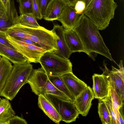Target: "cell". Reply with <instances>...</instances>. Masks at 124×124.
<instances>
[{
    "label": "cell",
    "mask_w": 124,
    "mask_h": 124,
    "mask_svg": "<svg viewBox=\"0 0 124 124\" xmlns=\"http://www.w3.org/2000/svg\"><path fill=\"white\" fill-rule=\"evenodd\" d=\"M19 23L30 27L38 28L40 26L37 23L36 18L33 13H26L20 15Z\"/></svg>",
    "instance_id": "24"
},
{
    "label": "cell",
    "mask_w": 124,
    "mask_h": 124,
    "mask_svg": "<svg viewBox=\"0 0 124 124\" xmlns=\"http://www.w3.org/2000/svg\"><path fill=\"white\" fill-rule=\"evenodd\" d=\"M39 63L48 76H60L72 72L70 60L58 55L53 51H47L41 57Z\"/></svg>",
    "instance_id": "6"
},
{
    "label": "cell",
    "mask_w": 124,
    "mask_h": 124,
    "mask_svg": "<svg viewBox=\"0 0 124 124\" xmlns=\"http://www.w3.org/2000/svg\"><path fill=\"white\" fill-rule=\"evenodd\" d=\"M1 56L0 55V59L1 58Z\"/></svg>",
    "instance_id": "38"
},
{
    "label": "cell",
    "mask_w": 124,
    "mask_h": 124,
    "mask_svg": "<svg viewBox=\"0 0 124 124\" xmlns=\"http://www.w3.org/2000/svg\"><path fill=\"white\" fill-rule=\"evenodd\" d=\"M0 55L13 64L22 63L27 61L17 51L0 43Z\"/></svg>",
    "instance_id": "19"
},
{
    "label": "cell",
    "mask_w": 124,
    "mask_h": 124,
    "mask_svg": "<svg viewBox=\"0 0 124 124\" xmlns=\"http://www.w3.org/2000/svg\"><path fill=\"white\" fill-rule=\"evenodd\" d=\"M26 83L29 84L32 92L37 95L50 93L65 100L72 101L65 94L58 90L53 85L42 67L37 69L32 70Z\"/></svg>",
    "instance_id": "4"
},
{
    "label": "cell",
    "mask_w": 124,
    "mask_h": 124,
    "mask_svg": "<svg viewBox=\"0 0 124 124\" xmlns=\"http://www.w3.org/2000/svg\"><path fill=\"white\" fill-rule=\"evenodd\" d=\"M38 96L39 108L53 122L57 124H59L61 121L60 117L52 104L43 95L40 94Z\"/></svg>",
    "instance_id": "17"
},
{
    "label": "cell",
    "mask_w": 124,
    "mask_h": 124,
    "mask_svg": "<svg viewBox=\"0 0 124 124\" xmlns=\"http://www.w3.org/2000/svg\"><path fill=\"white\" fill-rule=\"evenodd\" d=\"M83 1L85 3V8L90 3V1L92 0H81Z\"/></svg>",
    "instance_id": "36"
},
{
    "label": "cell",
    "mask_w": 124,
    "mask_h": 124,
    "mask_svg": "<svg viewBox=\"0 0 124 124\" xmlns=\"http://www.w3.org/2000/svg\"><path fill=\"white\" fill-rule=\"evenodd\" d=\"M16 26L24 34L25 38L35 42L46 51L54 52L57 50L56 38L51 30L41 26L38 28L30 27L20 23Z\"/></svg>",
    "instance_id": "5"
},
{
    "label": "cell",
    "mask_w": 124,
    "mask_h": 124,
    "mask_svg": "<svg viewBox=\"0 0 124 124\" xmlns=\"http://www.w3.org/2000/svg\"><path fill=\"white\" fill-rule=\"evenodd\" d=\"M108 94L110 96L114 108L119 110L123 106L124 98L120 96L109 83Z\"/></svg>",
    "instance_id": "25"
},
{
    "label": "cell",
    "mask_w": 124,
    "mask_h": 124,
    "mask_svg": "<svg viewBox=\"0 0 124 124\" xmlns=\"http://www.w3.org/2000/svg\"><path fill=\"white\" fill-rule=\"evenodd\" d=\"M80 15L76 13L74 6L67 4L57 20L64 29L72 30L77 24Z\"/></svg>",
    "instance_id": "15"
},
{
    "label": "cell",
    "mask_w": 124,
    "mask_h": 124,
    "mask_svg": "<svg viewBox=\"0 0 124 124\" xmlns=\"http://www.w3.org/2000/svg\"><path fill=\"white\" fill-rule=\"evenodd\" d=\"M20 15L26 13L33 14L32 0H19Z\"/></svg>",
    "instance_id": "26"
},
{
    "label": "cell",
    "mask_w": 124,
    "mask_h": 124,
    "mask_svg": "<svg viewBox=\"0 0 124 124\" xmlns=\"http://www.w3.org/2000/svg\"><path fill=\"white\" fill-rule=\"evenodd\" d=\"M94 98L92 89L88 86L75 98L73 102L79 114L84 116L87 115Z\"/></svg>",
    "instance_id": "11"
},
{
    "label": "cell",
    "mask_w": 124,
    "mask_h": 124,
    "mask_svg": "<svg viewBox=\"0 0 124 124\" xmlns=\"http://www.w3.org/2000/svg\"><path fill=\"white\" fill-rule=\"evenodd\" d=\"M8 99L0 100V124L4 123L15 116V113Z\"/></svg>",
    "instance_id": "21"
},
{
    "label": "cell",
    "mask_w": 124,
    "mask_h": 124,
    "mask_svg": "<svg viewBox=\"0 0 124 124\" xmlns=\"http://www.w3.org/2000/svg\"><path fill=\"white\" fill-rule=\"evenodd\" d=\"M74 7L76 13L81 15L83 13L85 8V6L83 1L81 0H79L76 3Z\"/></svg>",
    "instance_id": "30"
},
{
    "label": "cell",
    "mask_w": 124,
    "mask_h": 124,
    "mask_svg": "<svg viewBox=\"0 0 124 124\" xmlns=\"http://www.w3.org/2000/svg\"><path fill=\"white\" fill-rule=\"evenodd\" d=\"M6 8L1 0H0V17L5 12Z\"/></svg>",
    "instance_id": "34"
},
{
    "label": "cell",
    "mask_w": 124,
    "mask_h": 124,
    "mask_svg": "<svg viewBox=\"0 0 124 124\" xmlns=\"http://www.w3.org/2000/svg\"><path fill=\"white\" fill-rule=\"evenodd\" d=\"M67 4L64 0H52L47 8L43 18L49 21L57 20Z\"/></svg>",
    "instance_id": "16"
},
{
    "label": "cell",
    "mask_w": 124,
    "mask_h": 124,
    "mask_svg": "<svg viewBox=\"0 0 124 124\" xmlns=\"http://www.w3.org/2000/svg\"><path fill=\"white\" fill-rule=\"evenodd\" d=\"M50 81L58 90L65 94L72 102L75 98L70 93L60 76H48Z\"/></svg>",
    "instance_id": "22"
},
{
    "label": "cell",
    "mask_w": 124,
    "mask_h": 124,
    "mask_svg": "<svg viewBox=\"0 0 124 124\" xmlns=\"http://www.w3.org/2000/svg\"><path fill=\"white\" fill-rule=\"evenodd\" d=\"M104 101L111 116L112 124H117L116 117L111 97L108 94V95L103 99Z\"/></svg>",
    "instance_id": "27"
},
{
    "label": "cell",
    "mask_w": 124,
    "mask_h": 124,
    "mask_svg": "<svg viewBox=\"0 0 124 124\" xmlns=\"http://www.w3.org/2000/svg\"><path fill=\"white\" fill-rule=\"evenodd\" d=\"M64 35L67 45L72 53L82 52L85 53L80 39L73 30L64 29Z\"/></svg>",
    "instance_id": "18"
},
{
    "label": "cell",
    "mask_w": 124,
    "mask_h": 124,
    "mask_svg": "<svg viewBox=\"0 0 124 124\" xmlns=\"http://www.w3.org/2000/svg\"><path fill=\"white\" fill-rule=\"evenodd\" d=\"M26 121L22 117L15 116L4 124H27Z\"/></svg>",
    "instance_id": "29"
},
{
    "label": "cell",
    "mask_w": 124,
    "mask_h": 124,
    "mask_svg": "<svg viewBox=\"0 0 124 124\" xmlns=\"http://www.w3.org/2000/svg\"><path fill=\"white\" fill-rule=\"evenodd\" d=\"M6 38L16 50L30 62L39 63L41 57L47 51L41 47L23 42L7 34Z\"/></svg>",
    "instance_id": "8"
},
{
    "label": "cell",
    "mask_w": 124,
    "mask_h": 124,
    "mask_svg": "<svg viewBox=\"0 0 124 124\" xmlns=\"http://www.w3.org/2000/svg\"><path fill=\"white\" fill-rule=\"evenodd\" d=\"M52 0H36L40 11L43 17L48 5Z\"/></svg>",
    "instance_id": "28"
},
{
    "label": "cell",
    "mask_w": 124,
    "mask_h": 124,
    "mask_svg": "<svg viewBox=\"0 0 124 124\" xmlns=\"http://www.w3.org/2000/svg\"><path fill=\"white\" fill-rule=\"evenodd\" d=\"M3 3L5 7L6 8L7 3L9 0H1Z\"/></svg>",
    "instance_id": "37"
},
{
    "label": "cell",
    "mask_w": 124,
    "mask_h": 124,
    "mask_svg": "<svg viewBox=\"0 0 124 124\" xmlns=\"http://www.w3.org/2000/svg\"><path fill=\"white\" fill-rule=\"evenodd\" d=\"M64 29L62 26L55 24L51 30L56 38L58 48L57 51L53 52L57 55L67 59H69L72 53L66 44L64 35Z\"/></svg>",
    "instance_id": "14"
},
{
    "label": "cell",
    "mask_w": 124,
    "mask_h": 124,
    "mask_svg": "<svg viewBox=\"0 0 124 124\" xmlns=\"http://www.w3.org/2000/svg\"><path fill=\"white\" fill-rule=\"evenodd\" d=\"M92 90L95 99H102L108 94L109 78L103 72L101 74H94L92 76Z\"/></svg>",
    "instance_id": "12"
},
{
    "label": "cell",
    "mask_w": 124,
    "mask_h": 124,
    "mask_svg": "<svg viewBox=\"0 0 124 124\" xmlns=\"http://www.w3.org/2000/svg\"><path fill=\"white\" fill-rule=\"evenodd\" d=\"M72 30L80 39L85 53L93 60L94 59L91 54H99L118 65L112 58L97 27L83 13L80 15L77 24Z\"/></svg>",
    "instance_id": "1"
},
{
    "label": "cell",
    "mask_w": 124,
    "mask_h": 124,
    "mask_svg": "<svg viewBox=\"0 0 124 124\" xmlns=\"http://www.w3.org/2000/svg\"><path fill=\"white\" fill-rule=\"evenodd\" d=\"M14 37L18 40L33 45L38 46L41 47L38 44L29 39L20 37Z\"/></svg>",
    "instance_id": "33"
},
{
    "label": "cell",
    "mask_w": 124,
    "mask_h": 124,
    "mask_svg": "<svg viewBox=\"0 0 124 124\" xmlns=\"http://www.w3.org/2000/svg\"><path fill=\"white\" fill-rule=\"evenodd\" d=\"M117 6L114 0H92L83 13L99 30H102L108 26L110 20L114 18Z\"/></svg>",
    "instance_id": "2"
},
{
    "label": "cell",
    "mask_w": 124,
    "mask_h": 124,
    "mask_svg": "<svg viewBox=\"0 0 124 124\" xmlns=\"http://www.w3.org/2000/svg\"><path fill=\"white\" fill-rule=\"evenodd\" d=\"M60 76L75 99L88 86L85 82L76 77L73 72L66 73Z\"/></svg>",
    "instance_id": "13"
},
{
    "label": "cell",
    "mask_w": 124,
    "mask_h": 124,
    "mask_svg": "<svg viewBox=\"0 0 124 124\" xmlns=\"http://www.w3.org/2000/svg\"><path fill=\"white\" fill-rule=\"evenodd\" d=\"M0 43L16 50L6 38V34L4 31H0Z\"/></svg>",
    "instance_id": "32"
},
{
    "label": "cell",
    "mask_w": 124,
    "mask_h": 124,
    "mask_svg": "<svg viewBox=\"0 0 124 124\" xmlns=\"http://www.w3.org/2000/svg\"><path fill=\"white\" fill-rule=\"evenodd\" d=\"M104 68H100L103 72L107 74L109 78V83L115 89L118 94L124 98V70L123 61L121 60L118 66L119 69H117L112 66L110 70L108 69L105 61L103 62Z\"/></svg>",
    "instance_id": "9"
},
{
    "label": "cell",
    "mask_w": 124,
    "mask_h": 124,
    "mask_svg": "<svg viewBox=\"0 0 124 124\" xmlns=\"http://www.w3.org/2000/svg\"><path fill=\"white\" fill-rule=\"evenodd\" d=\"M98 113L102 124H112L111 116L103 99L99 100Z\"/></svg>",
    "instance_id": "23"
},
{
    "label": "cell",
    "mask_w": 124,
    "mask_h": 124,
    "mask_svg": "<svg viewBox=\"0 0 124 124\" xmlns=\"http://www.w3.org/2000/svg\"><path fill=\"white\" fill-rule=\"evenodd\" d=\"M68 5L74 6L77 2L79 0H64Z\"/></svg>",
    "instance_id": "35"
},
{
    "label": "cell",
    "mask_w": 124,
    "mask_h": 124,
    "mask_svg": "<svg viewBox=\"0 0 124 124\" xmlns=\"http://www.w3.org/2000/svg\"><path fill=\"white\" fill-rule=\"evenodd\" d=\"M11 62L6 58L0 59V96L13 68Z\"/></svg>",
    "instance_id": "20"
},
{
    "label": "cell",
    "mask_w": 124,
    "mask_h": 124,
    "mask_svg": "<svg viewBox=\"0 0 124 124\" xmlns=\"http://www.w3.org/2000/svg\"><path fill=\"white\" fill-rule=\"evenodd\" d=\"M32 9L33 14L36 18L41 20L43 18L36 0H32Z\"/></svg>",
    "instance_id": "31"
},
{
    "label": "cell",
    "mask_w": 124,
    "mask_h": 124,
    "mask_svg": "<svg viewBox=\"0 0 124 124\" xmlns=\"http://www.w3.org/2000/svg\"><path fill=\"white\" fill-rule=\"evenodd\" d=\"M27 61L13 64L12 70L6 82L0 96L12 101L21 88L27 83V79L33 69L32 65Z\"/></svg>",
    "instance_id": "3"
},
{
    "label": "cell",
    "mask_w": 124,
    "mask_h": 124,
    "mask_svg": "<svg viewBox=\"0 0 124 124\" xmlns=\"http://www.w3.org/2000/svg\"><path fill=\"white\" fill-rule=\"evenodd\" d=\"M20 21L14 0H9L6 10L0 17V31H6L9 28L19 23Z\"/></svg>",
    "instance_id": "10"
},
{
    "label": "cell",
    "mask_w": 124,
    "mask_h": 124,
    "mask_svg": "<svg viewBox=\"0 0 124 124\" xmlns=\"http://www.w3.org/2000/svg\"><path fill=\"white\" fill-rule=\"evenodd\" d=\"M43 95L55 108L61 121L70 123L75 121L78 117L79 113L73 102L65 100L52 94L45 93Z\"/></svg>",
    "instance_id": "7"
}]
</instances>
